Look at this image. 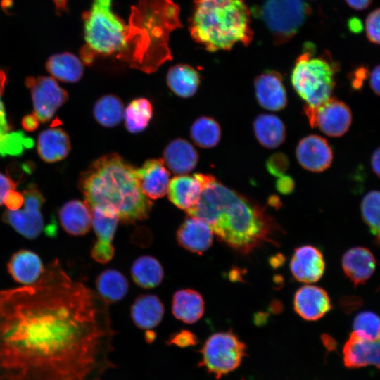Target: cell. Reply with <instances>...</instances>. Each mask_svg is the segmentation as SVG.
Returning <instances> with one entry per match:
<instances>
[{
    "instance_id": "cell-3",
    "label": "cell",
    "mask_w": 380,
    "mask_h": 380,
    "mask_svg": "<svg viewBox=\"0 0 380 380\" xmlns=\"http://www.w3.org/2000/svg\"><path fill=\"white\" fill-rule=\"evenodd\" d=\"M78 186L91 209L114 213L125 223L146 219L152 208L140 189L137 168L116 153L94 161L82 173Z\"/></svg>"
},
{
    "instance_id": "cell-17",
    "label": "cell",
    "mask_w": 380,
    "mask_h": 380,
    "mask_svg": "<svg viewBox=\"0 0 380 380\" xmlns=\"http://www.w3.org/2000/svg\"><path fill=\"white\" fill-rule=\"evenodd\" d=\"M293 308L303 319L315 321L330 311L331 303L324 289L317 286L305 285L295 293Z\"/></svg>"
},
{
    "instance_id": "cell-13",
    "label": "cell",
    "mask_w": 380,
    "mask_h": 380,
    "mask_svg": "<svg viewBox=\"0 0 380 380\" xmlns=\"http://www.w3.org/2000/svg\"><path fill=\"white\" fill-rule=\"evenodd\" d=\"M92 225L97 236L91 255L94 260L100 263L109 262L114 255L112 241L119 222L118 217L112 213L97 208L91 209Z\"/></svg>"
},
{
    "instance_id": "cell-1",
    "label": "cell",
    "mask_w": 380,
    "mask_h": 380,
    "mask_svg": "<svg viewBox=\"0 0 380 380\" xmlns=\"http://www.w3.org/2000/svg\"><path fill=\"white\" fill-rule=\"evenodd\" d=\"M107 303L52 260L0 291V380H101L115 367Z\"/></svg>"
},
{
    "instance_id": "cell-51",
    "label": "cell",
    "mask_w": 380,
    "mask_h": 380,
    "mask_svg": "<svg viewBox=\"0 0 380 380\" xmlns=\"http://www.w3.org/2000/svg\"><path fill=\"white\" fill-rule=\"evenodd\" d=\"M379 148H376L371 157V166L373 172L376 176H379Z\"/></svg>"
},
{
    "instance_id": "cell-38",
    "label": "cell",
    "mask_w": 380,
    "mask_h": 380,
    "mask_svg": "<svg viewBox=\"0 0 380 380\" xmlns=\"http://www.w3.org/2000/svg\"><path fill=\"white\" fill-rule=\"evenodd\" d=\"M353 332L359 336L370 340H379V318L371 311L358 313L353 323Z\"/></svg>"
},
{
    "instance_id": "cell-30",
    "label": "cell",
    "mask_w": 380,
    "mask_h": 380,
    "mask_svg": "<svg viewBox=\"0 0 380 380\" xmlns=\"http://www.w3.org/2000/svg\"><path fill=\"white\" fill-rule=\"evenodd\" d=\"M167 83L174 94L189 98L196 94L200 84V76L191 66L179 64L168 70Z\"/></svg>"
},
{
    "instance_id": "cell-23",
    "label": "cell",
    "mask_w": 380,
    "mask_h": 380,
    "mask_svg": "<svg viewBox=\"0 0 380 380\" xmlns=\"http://www.w3.org/2000/svg\"><path fill=\"white\" fill-rule=\"evenodd\" d=\"M7 267L13 279L24 286L37 281L44 270L39 256L25 249L17 251L11 257Z\"/></svg>"
},
{
    "instance_id": "cell-26",
    "label": "cell",
    "mask_w": 380,
    "mask_h": 380,
    "mask_svg": "<svg viewBox=\"0 0 380 380\" xmlns=\"http://www.w3.org/2000/svg\"><path fill=\"white\" fill-rule=\"evenodd\" d=\"M198 158L194 147L186 140L179 138L170 141L163 151V162L178 175H184L194 170Z\"/></svg>"
},
{
    "instance_id": "cell-31",
    "label": "cell",
    "mask_w": 380,
    "mask_h": 380,
    "mask_svg": "<svg viewBox=\"0 0 380 380\" xmlns=\"http://www.w3.org/2000/svg\"><path fill=\"white\" fill-rule=\"evenodd\" d=\"M46 70L53 76L62 82H76L83 75L82 61L70 53L51 56L46 62Z\"/></svg>"
},
{
    "instance_id": "cell-24",
    "label": "cell",
    "mask_w": 380,
    "mask_h": 380,
    "mask_svg": "<svg viewBox=\"0 0 380 380\" xmlns=\"http://www.w3.org/2000/svg\"><path fill=\"white\" fill-rule=\"evenodd\" d=\"M61 227L69 234L82 236L87 233L92 225L91 210L80 200L70 201L58 212Z\"/></svg>"
},
{
    "instance_id": "cell-52",
    "label": "cell",
    "mask_w": 380,
    "mask_h": 380,
    "mask_svg": "<svg viewBox=\"0 0 380 380\" xmlns=\"http://www.w3.org/2000/svg\"><path fill=\"white\" fill-rule=\"evenodd\" d=\"M348 25L350 30L353 32H359L362 30L361 22L357 18H351Z\"/></svg>"
},
{
    "instance_id": "cell-4",
    "label": "cell",
    "mask_w": 380,
    "mask_h": 380,
    "mask_svg": "<svg viewBox=\"0 0 380 380\" xmlns=\"http://www.w3.org/2000/svg\"><path fill=\"white\" fill-rule=\"evenodd\" d=\"M179 8L172 0H139L132 6L126 45L117 58L146 72H152L172 58L170 32L182 27Z\"/></svg>"
},
{
    "instance_id": "cell-21",
    "label": "cell",
    "mask_w": 380,
    "mask_h": 380,
    "mask_svg": "<svg viewBox=\"0 0 380 380\" xmlns=\"http://www.w3.org/2000/svg\"><path fill=\"white\" fill-rule=\"evenodd\" d=\"M379 340H367L352 332L343 350L344 364L350 368L368 365L379 367Z\"/></svg>"
},
{
    "instance_id": "cell-9",
    "label": "cell",
    "mask_w": 380,
    "mask_h": 380,
    "mask_svg": "<svg viewBox=\"0 0 380 380\" xmlns=\"http://www.w3.org/2000/svg\"><path fill=\"white\" fill-rule=\"evenodd\" d=\"M246 350L244 343L233 332H217L206 339L200 350L198 366L218 379L240 365Z\"/></svg>"
},
{
    "instance_id": "cell-11",
    "label": "cell",
    "mask_w": 380,
    "mask_h": 380,
    "mask_svg": "<svg viewBox=\"0 0 380 380\" xmlns=\"http://www.w3.org/2000/svg\"><path fill=\"white\" fill-rule=\"evenodd\" d=\"M303 111L312 127H317L331 137L343 136L352 123L350 108L335 97H330L316 107L305 106Z\"/></svg>"
},
{
    "instance_id": "cell-35",
    "label": "cell",
    "mask_w": 380,
    "mask_h": 380,
    "mask_svg": "<svg viewBox=\"0 0 380 380\" xmlns=\"http://www.w3.org/2000/svg\"><path fill=\"white\" fill-rule=\"evenodd\" d=\"M124 110L122 101L115 95L108 94L97 100L93 114L96 120L102 126L113 127L121 122Z\"/></svg>"
},
{
    "instance_id": "cell-8",
    "label": "cell",
    "mask_w": 380,
    "mask_h": 380,
    "mask_svg": "<svg viewBox=\"0 0 380 380\" xmlns=\"http://www.w3.org/2000/svg\"><path fill=\"white\" fill-rule=\"evenodd\" d=\"M255 18L260 19L271 33L274 44L291 39L311 13L303 0H265L251 8Z\"/></svg>"
},
{
    "instance_id": "cell-36",
    "label": "cell",
    "mask_w": 380,
    "mask_h": 380,
    "mask_svg": "<svg viewBox=\"0 0 380 380\" xmlns=\"http://www.w3.org/2000/svg\"><path fill=\"white\" fill-rule=\"evenodd\" d=\"M190 135L196 145L201 148H213L219 143L221 129L216 120L210 117H200L192 124Z\"/></svg>"
},
{
    "instance_id": "cell-46",
    "label": "cell",
    "mask_w": 380,
    "mask_h": 380,
    "mask_svg": "<svg viewBox=\"0 0 380 380\" xmlns=\"http://www.w3.org/2000/svg\"><path fill=\"white\" fill-rule=\"evenodd\" d=\"M16 188V183L8 176L0 172V205L4 204L6 194Z\"/></svg>"
},
{
    "instance_id": "cell-28",
    "label": "cell",
    "mask_w": 380,
    "mask_h": 380,
    "mask_svg": "<svg viewBox=\"0 0 380 380\" xmlns=\"http://www.w3.org/2000/svg\"><path fill=\"white\" fill-rule=\"evenodd\" d=\"M205 303L201 293L194 289H180L175 293L172 312L175 317L186 324H194L203 315Z\"/></svg>"
},
{
    "instance_id": "cell-6",
    "label": "cell",
    "mask_w": 380,
    "mask_h": 380,
    "mask_svg": "<svg viewBox=\"0 0 380 380\" xmlns=\"http://www.w3.org/2000/svg\"><path fill=\"white\" fill-rule=\"evenodd\" d=\"M113 0H94L91 8L83 13L84 44L80 52L82 61L90 65L99 56L125 50L127 25L112 10Z\"/></svg>"
},
{
    "instance_id": "cell-14",
    "label": "cell",
    "mask_w": 380,
    "mask_h": 380,
    "mask_svg": "<svg viewBox=\"0 0 380 380\" xmlns=\"http://www.w3.org/2000/svg\"><path fill=\"white\" fill-rule=\"evenodd\" d=\"M296 155L303 168L314 172L328 169L333 160V152L327 141L315 134L305 137L298 142Z\"/></svg>"
},
{
    "instance_id": "cell-12",
    "label": "cell",
    "mask_w": 380,
    "mask_h": 380,
    "mask_svg": "<svg viewBox=\"0 0 380 380\" xmlns=\"http://www.w3.org/2000/svg\"><path fill=\"white\" fill-rule=\"evenodd\" d=\"M25 84L31 92L34 114L39 122H46L51 120L57 110L68 100V93L53 77H29Z\"/></svg>"
},
{
    "instance_id": "cell-39",
    "label": "cell",
    "mask_w": 380,
    "mask_h": 380,
    "mask_svg": "<svg viewBox=\"0 0 380 380\" xmlns=\"http://www.w3.org/2000/svg\"><path fill=\"white\" fill-rule=\"evenodd\" d=\"M33 140L20 131L10 132L0 137V157L18 156L33 146Z\"/></svg>"
},
{
    "instance_id": "cell-22",
    "label": "cell",
    "mask_w": 380,
    "mask_h": 380,
    "mask_svg": "<svg viewBox=\"0 0 380 380\" xmlns=\"http://www.w3.org/2000/svg\"><path fill=\"white\" fill-rule=\"evenodd\" d=\"M341 265L346 276L355 286H357L363 284L372 276L376 262L371 251L357 246L345 252Z\"/></svg>"
},
{
    "instance_id": "cell-32",
    "label": "cell",
    "mask_w": 380,
    "mask_h": 380,
    "mask_svg": "<svg viewBox=\"0 0 380 380\" xmlns=\"http://www.w3.org/2000/svg\"><path fill=\"white\" fill-rule=\"evenodd\" d=\"M96 286L99 296L108 304L124 298L127 293L129 284L120 272L108 269L97 277Z\"/></svg>"
},
{
    "instance_id": "cell-19",
    "label": "cell",
    "mask_w": 380,
    "mask_h": 380,
    "mask_svg": "<svg viewBox=\"0 0 380 380\" xmlns=\"http://www.w3.org/2000/svg\"><path fill=\"white\" fill-rule=\"evenodd\" d=\"M177 241L186 250L202 254L211 246L213 232L203 220L188 215L177 231Z\"/></svg>"
},
{
    "instance_id": "cell-43",
    "label": "cell",
    "mask_w": 380,
    "mask_h": 380,
    "mask_svg": "<svg viewBox=\"0 0 380 380\" xmlns=\"http://www.w3.org/2000/svg\"><path fill=\"white\" fill-rule=\"evenodd\" d=\"M23 201V194L15 189L9 191L4 198V204L11 210H16L20 208Z\"/></svg>"
},
{
    "instance_id": "cell-47",
    "label": "cell",
    "mask_w": 380,
    "mask_h": 380,
    "mask_svg": "<svg viewBox=\"0 0 380 380\" xmlns=\"http://www.w3.org/2000/svg\"><path fill=\"white\" fill-rule=\"evenodd\" d=\"M3 94L0 92V137L11 132V127L7 120L5 108L1 99Z\"/></svg>"
},
{
    "instance_id": "cell-33",
    "label": "cell",
    "mask_w": 380,
    "mask_h": 380,
    "mask_svg": "<svg viewBox=\"0 0 380 380\" xmlns=\"http://www.w3.org/2000/svg\"><path fill=\"white\" fill-rule=\"evenodd\" d=\"M131 275L134 282L139 287L152 289L162 282L164 272L157 259L150 255H142L134 261Z\"/></svg>"
},
{
    "instance_id": "cell-2",
    "label": "cell",
    "mask_w": 380,
    "mask_h": 380,
    "mask_svg": "<svg viewBox=\"0 0 380 380\" xmlns=\"http://www.w3.org/2000/svg\"><path fill=\"white\" fill-rule=\"evenodd\" d=\"M188 215L205 222L218 239L235 251L248 254L264 243H276L280 231L264 208L205 175L204 187Z\"/></svg>"
},
{
    "instance_id": "cell-48",
    "label": "cell",
    "mask_w": 380,
    "mask_h": 380,
    "mask_svg": "<svg viewBox=\"0 0 380 380\" xmlns=\"http://www.w3.org/2000/svg\"><path fill=\"white\" fill-rule=\"evenodd\" d=\"M379 65H377L373 68V70L369 72L368 78L369 79V86L372 90L377 96L379 95L380 88H379Z\"/></svg>"
},
{
    "instance_id": "cell-27",
    "label": "cell",
    "mask_w": 380,
    "mask_h": 380,
    "mask_svg": "<svg viewBox=\"0 0 380 380\" xmlns=\"http://www.w3.org/2000/svg\"><path fill=\"white\" fill-rule=\"evenodd\" d=\"M68 135L61 128H50L42 131L38 137L37 151L46 163H55L64 159L70 150Z\"/></svg>"
},
{
    "instance_id": "cell-53",
    "label": "cell",
    "mask_w": 380,
    "mask_h": 380,
    "mask_svg": "<svg viewBox=\"0 0 380 380\" xmlns=\"http://www.w3.org/2000/svg\"><path fill=\"white\" fill-rule=\"evenodd\" d=\"M6 77L4 71L0 70V92L4 93Z\"/></svg>"
},
{
    "instance_id": "cell-40",
    "label": "cell",
    "mask_w": 380,
    "mask_h": 380,
    "mask_svg": "<svg viewBox=\"0 0 380 380\" xmlns=\"http://www.w3.org/2000/svg\"><path fill=\"white\" fill-rule=\"evenodd\" d=\"M289 165L287 156L282 153L272 154L267 160L266 167L270 174L279 177L286 172Z\"/></svg>"
},
{
    "instance_id": "cell-41",
    "label": "cell",
    "mask_w": 380,
    "mask_h": 380,
    "mask_svg": "<svg viewBox=\"0 0 380 380\" xmlns=\"http://www.w3.org/2000/svg\"><path fill=\"white\" fill-rule=\"evenodd\" d=\"M379 9L372 11L365 20V32L368 40L379 44Z\"/></svg>"
},
{
    "instance_id": "cell-18",
    "label": "cell",
    "mask_w": 380,
    "mask_h": 380,
    "mask_svg": "<svg viewBox=\"0 0 380 380\" xmlns=\"http://www.w3.org/2000/svg\"><path fill=\"white\" fill-rule=\"evenodd\" d=\"M205 175H179L170 179L167 190L170 201L177 208L187 211L194 207L201 197Z\"/></svg>"
},
{
    "instance_id": "cell-34",
    "label": "cell",
    "mask_w": 380,
    "mask_h": 380,
    "mask_svg": "<svg viewBox=\"0 0 380 380\" xmlns=\"http://www.w3.org/2000/svg\"><path fill=\"white\" fill-rule=\"evenodd\" d=\"M153 115L151 102L145 98L132 100L124 110L126 129L131 133H139L148 125Z\"/></svg>"
},
{
    "instance_id": "cell-10",
    "label": "cell",
    "mask_w": 380,
    "mask_h": 380,
    "mask_svg": "<svg viewBox=\"0 0 380 380\" xmlns=\"http://www.w3.org/2000/svg\"><path fill=\"white\" fill-rule=\"evenodd\" d=\"M23 204L16 210H8L2 215V220L23 236L33 239L44 231V220L41 208L45 199L34 184H30L22 193Z\"/></svg>"
},
{
    "instance_id": "cell-15",
    "label": "cell",
    "mask_w": 380,
    "mask_h": 380,
    "mask_svg": "<svg viewBox=\"0 0 380 380\" xmlns=\"http://www.w3.org/2000/svg\"><path fill=\"white\" fill-rule=\"evenodd\" d=\"M254 89L258 103L270 111H279L287 105V94L281 74L267 70L254 80Z\"/></svg>"
},
{
    "instance_id": "cell-16",
    "label": "cell",
    "mask_w": 380,
    "mask_h": 380,
    "mask_svg": "<svg viewBox=\"0 0 380 380\" xmlns=\"http://www.w3.org/2000/svg\"><path fill=\"white\" fill-rule=\"evenodd\" d=\"M290 270L296 280L304 283L316 282L323 276L325 262L322 252L316 247L305 245L295 249Z\"/></svg>"
},
{
    "instance_id": "cell-29",
    "label": "cell",
    "mask_w": 380,
    "mask_h": 380,
    "mask_svg": "<svg viewBox=\"0 0 380 380\" xmlns=\"http://www.w3.org/2000/svg\"><path fill=\"white\" fill-rule=\"evenodd\" d=\"M253 127L258 141L265 148H277L285 141V125L281 119L274 115H258L254 120Z\"/></svg>"
},
{
    "instance_id": "cell-37",
    "label": "cell",
    "mask_w": 380,
    "mask_h": 380,
    "mask_svg": "<svg viewBox=\"0 0 380 380\" xmlns=\"http://www.w3.org/2000/svg\"><path fill=\"white\" fill-rule=\"evenodd\" d=\"M379 198L378 191H371L365 195L360 204L363 221L376 238V243L379 239Z\"/></svg>"
},
{
    "instance_id": "cell-45",
    "label": "cell",
    "mask_w": 380,
    "mask_h": 380,
    "mask_svg": "<svg viewBox=\"0 0 380 380\" xmlns=\"http://www.w3.org/2000/svg\"><path fill=\"white\" fill-rule=\"evenodd\" d=\"M295 187L293 179L288 175H283L276 182V189L282 194H289Z\"/></svg>"
},
{
    "instance_id": "cell-20",
    "label": "cell",
    "mask_w": 380,
    "mask_h": 380,
    "mask_svg": "<svg viewBox=\"0 0 380 380\" xmlns=\"http://www.w3.org/2000/svg\"><path fill=\"white\" fill-rule=\"evenodd\" d=\"M137 172L140 189L148 199L160 198L167 194L170 173L162 159H149Z\"/></svg>"
},
{
    "instance_id": "cell-42",
    "label": "cell",
    "mask_w": 380,
    "mask_h": 380,
    "mask_svg": "<svg viewBox=\"0 0 380 380\" xmlns=\"http://www.w3.org/2000/svg\"><path fill=\"white\" fill-rule=\"evenodd\" d=\"M197 342L198 339L194 334L188 330H182L172 335L167 343L183 348L194 346Z\"/></svg>"
},
{
    "instance_id": "cell-7",
    "label": "cell",
    "mask_w": 380,
    "mask_h": 380,
    "mask_svg": "<svg viewBox=\"0 0 380 380\" xmlns=\"http://www.w3.org/2000/svg\"><path fill=\"white\" fill-rule=\"evenodd\" d=\"M338 68L329 53L315 56L312 43L304 45L303 53L296 60L291 80L294 90L305 106L316 107L331 97Z\"/></svg>"
},
{
    "instance_id": "cell-44",
    "label": "cell",
    "mask_w": 380,
    "mask_h": 380,
    "mask_svg": "<svg viewBox=\"0 0 380 380\" xmlns=\"http://www.w3.org/2000/svg\"><path fill=\"white\" fill-rule=\"evenodd\" d=\"M369 77L368 70L362 66L356 68L351 75L350 81L352 88L359 90L362 88L364 81Z\"/></svg>"
},
{
    "instance_id": "cell-25",
    "label": "cell",
    "mask_w": 380,
    "mask_h": 380,
    "mask_svg": "<svg viewBox=\"0 0 380 380\" xmlns=\"http://www.w3.org/2000/svg\"><path fill=\"white\" fill-rule=\"evenodd\" d=\"M164 311L163 303L157 296L144 294L139 296L133 302L130 315L138 328L148 330L160 323Z\"/></svg>"
},
{
    "instance_id": "cell-49",
    "label": "cell",
    "mask_w": 380,
    "mask_h": 380,
    "mask_svg": "<svg viewBox=\"0 0 380 380\" xmlns=\"http://www.w3.org/2000/svg\"><path fill=\"white\" fill-rule=\"evenodd\" d=\"M22 125L25 130L32 132L38 127L39 120L34 113L29 114L23 118Z\"/></svg>"
},
{
    "instance_id": "cell-5",
    "label": "cell",
    "mask_w": 380,
    "mask_h": 380,
    "mask_svg": "<svg viewBox=\"0 0 380 380\" xmlns=\"http://www.w3.org/2000/svg\"><path fill=\"white\" fill-rule=\"evenodd\" d=\"M192 38L210 52L249 45L253 38L251 11L243 0H194Z\"/></svg>"
},
{
    "instance_id": "cell-50",
    "label": "cell",
    "mask_w": 380,
    "mask_h": 380,
    "mask_svg": "<svg viewBox=\"0 0 380 380\" xmlns=\"http://www.w3.org/2000/svg\"><path fill=\"white\" fill-rule=\"evenodd\" d=\"M347 4L353 9L361 11L366 9L373 0H345Z\"/></svg>"
}]
</instances>
